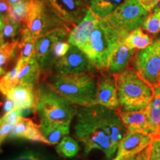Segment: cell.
<instances>
[{
  "instance_id": "obj_17",
  "label": "cell",
  "mask_w": 160,
  "mask_h": 160,
  "mask_svg": "<svg viewBox=\"0 0 160 160\" xmlns=\"http://www.w3.org/2000/svg\"><path fill=\"white\" fill-rule=\"evenodd\" d=\"M137 50L131 49L124 43V41L117 46L109 59L108 71L116 77L128 67Z\"/></svg>"
},
{
  "instance_id": "obj_11",
  "label": "cell",
  "mask_w": 160,
  "mask_h": 160,
  "mask_svg": "<svg viewBox=\"0 0 160 160\" xmlns=\"http://www.w3.org/2000/svg\"><path fill=\"white\" fill-rule=\"evenodd\" d=\"M70 32L68 29L59 28L36 39L34 52L43 73L51 68V53L55 43L61 39H68Z\"/></svg>"
},
{
  "instance_id": "obj_25",
  "label": "cell",
  "mask_w": 160,
  "mask_h": 160,
  "mask_svg": "<svg viewBox=\"0 0 160 160\" xmlns=\"http://www.w3.org/2000/svg\"><path fill=\"white\" fill-rule=\"evenodd\" d=\"M153 42V37H151L147 32H145L142 27L130 33L124 40V43L129 48L135 49L137 51L146 48Z\"/></svg>"
},
{
  "instance_id": "obj_13",
  "label": "cell",
  "mask_w": 160,
  "mask_h": 160,
  "mask_svg": "<svg viewBox=\"0 0 160 160\" xmlns=\"http://www.w3.org/2000/svg\"><path fill=\"white\" fill-rule=\"evenodd\" d=\"M153 137L138 132L127 131L120 142L113 160H121L139 153L149 147Z\"/></svg>"
},
{
  "instance_id": "obj_5",
  "label": "cell",
  "mask_w": 160,
  "mask_h": 160,
  "mask_svg": "<svg viewBox=\"0 0 160 160\" xmlns=\"http://www.w3.org/2000/svg\"><path fill=\"white\" fill-rule=\"evenodd\" d=\"M36 111L39 119L70 126L77 115V105L60 95L45 80L39 82L37 90Z\"/></svg>"
},
{
  "instance_id": "obj_32",
  "label": "cell",
  "mask_w": 160,
  "mask_h": 160,
  "mask_svg": "<svg viewBox=\"0 0 160 160\" xmlns=\"http://www.w3.org/2000/svg\"><path fill=\"white\" fill-rule=\"evenodd\" d=\"M147 160H160V136L153 137L148 147Z\"/></svg>"
},
{
  "instance_id": "obj_36",
  "label": "cell",
  "mask_w": 160,
  "mask_h": 160,
  "mask_svg": "<svg viewBox=\"0 0 160 160\" xmlns=\"http://www.w3.org/2000/svg\"><path fill=\"white\" fill-rule=\"evenodd\" d=\"M140 4L148 11L151 12L152 9L159 2L160 0H139Z\"/></svg>"
},
{
  "instance_id": "obj_34",
  "label": "cell",
  "mask_w": 160,
  "mask_h": 160,
  "mask_svg": "<svg viewBox=\"0 0 160 160\" xmlns=\"http://www.w3.org/2000/svg\"><path fill=\"white\" fill-rule=\"evenodd\" d=\"M14 126L0 120V142L2 143L7 137L11 136Z\"/></svg>"
},
{
  "instance_id": "obj_33",
  "label": "cell",
  "mask_w": 160,
  "mask_h": 160,
  "mask_svg": "<svg viewBox=\"0 0 160 160\" xmlns=\"http://www.w3.org/2000/svg\"><path fill=\"white\" fill-rule=\"evenodd\" d=\"M23 114L22 110L20 108H15L12 110L8 113H5L1 118V121L6 122L11 124V125L15 126L19 120L22 118Z\"/></svg>"
},
{
  "instance_id": "obj_9",
  "label": "cell",
  "mask_w": 160,
  "mask_h": 160,
  "mask_svg": "<svg viewBox=\"0 0 160 160\" xmlns=\"http://www.w3.org/2000/svg\"><path fill=\"white\" fill-rule=\"evenodd\" d=\"M48 73H65V74H81L92 73L98 71L88 56L81 49L74 45L66 54L56 61ZM50 69V70H51Z\"/></svg>"
},
{
  "instance_id": "obj_38",
  "label": "cell",
  "mask_w": 160,
  "mask_h": 160,
  "mask_svg": "<svg viewBox=\"0 0 160 160\" xmlns=\"http://www.w3.org/2000/svg\"><path fill=\"white\" fill-rule=\"evenodd\" d=\"M5 97V100L3 104V112H4V114L5 113H8V112L11 111L12 110L17 108V106H16L15 103L13 102V101L12 99H10L8 97Z\"/></svg>"
},
{
  "instance_id": "obj_12",
  "label": "cell",
  "mask_w": 160,
  "mask_h": 160,
  "mask_svg": "<svg viewBox=\"0 0 160 160\" xmlns=\"http://www.w3.org/2000/svg\"><path fill=\"white\" fill-rule=\"evenodd\" d=\"M99 72L100 74L97 78V104L109 109L119 111L116 78L108 70Z\"/></svg>"
},
{
  "instance_id": "obj_39",
  "label": "cell",
  "mask_w": 160,
  "mask_h": 160,
  "mask_svg": "<svg viewBox=\"0 0 160 160\" xmlns=\"http://www.w3.org/2000/svg\"><path fill=\"white\" fill-rule=\"evenodd\" d=\"M12 160H45L43 158L39 157L38 154L35 153H25V154L19 156V157H16L15 159Z\"/></svg>"
},
{
  "instance_id": "obj_40",
  "label": "cell",
  "mask_w": 160,
  "mask_h": 160,
  "mask_svg": "<svg viewBox=\"0 0 160 160\" xmlns=\"http://www.w3.org/2000/svg\"><path fill=\"white\" fill-rule=\"evenodd\" d=\"M11 2L12 5H14L16 4L19 3V2H31V0H8Z\"/></svg>"
},
{
  "instance_id": "obj_26",
  "label": "cell",
  "mask_w": 160,
  "mask_h": 160,
  "mask_svg": "<svg viewBox=\"0 0 160 160\" xmlns=\"http://www.w3.org/2000/svg\"><path fill=\"white\" fill-rule=\"evenodd\" d=\"M19 41L5 44L0 47V74L5 75L7 73L8 65L14 61L19 51Z\"/></svg>"
},
{
  "instance_id": "obj_15",
  "label": "cell",
  "mask_w": 160,
  "mask_h": 160,
  "mask_svg": "<svg viewBox=\"0 0 160 160\" xmlns=\"http://www.w3.org/2000/svg\"><path fill=\"white\" fill-rule=\"evenodd\" d=\"M99 19V18L88 9L84 19L70 32L68 42L82 51Z\"/></svg>"
},
{
  "instance_id": "obj_18",
  "label": "cell",
  "mask_w": 160,
  "mask_h": 160,
  "mask_svg": "<svg viewBox=\"0 0 160 160\" xmlns=\"http://www.w3.org/2000/svg\"><path fill=\"white\" fill-rule=\"evenodd\" d=\"M17 63L19 65V72L17 75L19 83L28 84L35 87L38 86L40 74L42 72L36 57L35 52L27 61L22 62L17 59Z\"/></svg>"
},
{
  "instance_id": "obj_22",
  "label": "cell",
  "mask_w": 160,
  "mask_h": 160,
  "mask_svg": "<svg viewBox=\"0 0 160 160\" xmlns=\"http://www.w3.org/2000/svg\"><path fill=\"white\" fill-rule=\"evenodd\" d=\"M125 0H87L89 9L100 19H105Z\"/></svg>"
},
{
  "instance_id": "obj_29",
  "label": "cell",
  "mask_w": 160,
  "mask_h": 160,
  "mask_svg": "<svg viewBox=\"0 0 160 160\" xmlns=\"http://www.w3.org/2000/svg\"><path fill=\"white\" fill-rule=\"evenodd\" d=\"M142 29L150 35L156 36L160 32V11L151 13L149 17L144 22Z\"/></svg>"
},
{
  "instance_id": "obj_6",
  "label": "cell",
  "mask_w": 160,
  "mask_h": 160,
  "mask_svg": "<svg viewBox=\"0 0 160 160\" xmlns=\"http://www.w3.org/2000/svg\"><path fill=\"white\" fill-rule=\"evenodd\" d=\"M25 25L37 39L59 28L71 30L56 15L45 0H31Z\"/></svg>"
},
{
  "instance_id": "obj_7",
  "label": "cell",
  "mask_w": 160,
  "mask_h": 160,
  "mask_svg": "<svg viewBox=\"0 0 160 160\" xmlns=\"http://www.w3.org/2000/svg\"><path fill=\"white\" fill-rule=\"evenodd\" d=\"M150 14L151 12L144 8L139 0H125L105 19L114 29L129 34L141 28Z\"/></svg>"
},
{
  "instance_id": "obj_4",
  "label": "cell",
  "mask_w": 160,
  "mask_h": 160,
  "mask_svg": "<svg viewBox=\"0 0 160 160\" xmlns=\"http://www.w3.org/2000/svg\"><path fill=\"white\" fill-rule=\"evenodd\" d=\"M128 36L111 27L105 19H99L82 51L98 71H106L112 53Z\"/></svg>"
},
{
  "instance_id": "obj_16",
  "label": "cell",
  "mask_w": 160,
  "mask_h": 160,
  "mask_svg": "<svg viewBox=\"0 0 160 160\" xmlns=\"http://www.w3.org/2000/svg\"><path fill=\"white\" fill-rule=\"evenodd\" d=\"M127 131L138 132L151 135L148 110L138 111H118Z\"/></svg>"
},
{
  "instance_id": "obj_37",
  "label": "cell",
  "mask_w": 160,
  "mask_h": 160,
  "mask_svg": "<svg viewBox=\"0 0 160 160\" xmlns=\"http://www.w3.org/2000/svg\"><path fill=\"white\" fill-rule=\"evenodd\" d=\"M148 154V148H147L139 153H137V154L125 158V159L121 160H147Z\"/></svg>"
},
{
  "instance_id": "obj_42",
  "label": "cell",
  "mask_w": 160,
  "mask_h": 160,
  "mask_svg": "<svg viewBox=\"0 0 160 160\" xmlns=\"http://www.w3.org/2000/svg\"><path fill=\"white\" fill-rule=\"evenodd\" d=\"M159 136H160V124H159V128H158V131H157V134H156L154 137H159Z\"/></svg>"
},
{
  "instance_id": "obj_19",
  "label": "cell",
  "mask_w": 160,
  "mask_h": 160,
  "mask_svg": "<svg viewBox=\"0 0 160 160\" xmlns=\"http://www.w3.org/2000/svg\"><path fill=\"white\" fill-rule=\"evenodd\" d=\"M11 137L48 144V142L42 134L39 125H37L33 120L28 118L22 117L19 120L17 125L13 127Z\"/></svg>"
},
{
  "instance_id": "obj_3",
  "label": "cell",
  "mask_w": 160,
  "mask_h": 160,
  "mask_svg": "<svg viewBox=\"0 0 160 160\" xmlns=\"http://www.w3.org/2000/svg\"><path fill=\"white\" fill-rule=\"evenodd\" d=\"M115 78L119 111H138L147 109L154 93L151 84L131 66L117 74Z\"/></svg>"
},
{
  "instance_id": "obj_41",
  "label": "cell",
  "mask_w": 160,
  "mask_h": 160,
  "mask_svg": "<svg viewBox=\"0 0 160 160\" xmlns=\"http://www.w3.org/2000/svg\"><path fill=\"white\" fill-rule=\"evenodd\" d=\"M160 11V2L159 3L157 4V5L155 6L154 8H153V9H152V11H151V13H156V12H157V11Z\"/></svg>"
},
{
  "instance_id": "obj_20",
  "label": "cell",
  "mask_w": 160,
  "mask_h": 160,
  "mask_svg": "<svg viewBox=\"0 0 160 160\" xmlns=\"http://www.w3.org/2000/svg\"><path fill=\"white\" fill-rule=\"evenodd\" d=\"M39 128L42 134L48 145L59 143L70 132V126L50 122L46 119H39Z\"/></svg>"
},
{
  "instance_id": "obj_14",
  "label": "cell",
  "mask_w": 160,
  "mask_h": 160,
  "mask_svg": "<svg viewBox=\"0 0 160 160\" xmlns=\"http://www.w3.org/2000/svg\"><path fill=\"white\" fill-rule=\"evenodd\" d=\"M37 90L33 85L19 83L5 96L13 101L18 108L23 112L36 111L37 105Z\"/></svg>"
},
{
  "instance_id": "obj_8",
  "label": "cell",
  "mask_w": 160,
  "mask_h": 160,
  "mask_svg": "<svg viewBox=\"0 0 160 160\" xmlns=\"http://www.w3.org/2000/svg\"><path fill=\"white\" fill-rule=\"evenodd\" d=\"M129 66L151 84L160 85V38H157L146 48L137 51Z\"/></svg>"
},
{
  "instance_id": "obj_2",
  "label": "cell",
  "mask_w": 160,
  "mask_h": 160,
  "mask_svg": "<svg viewBox=\"0 0 160 160\" xmlns=\"http://www.w3.org/2000/svg\"><path fill=\"white\" fill-rule=\"evenodd\" d=\"M44 80L60 95L81 107L97 105V80L94 74L47 73Z\"/></svg>"
},
{
  "instance_id": "obj_10",
  "label": "cell",
  "mask_w": 160,
  "mask_h": 160,
  "mask_svg": "<svg viewBox=\"0 0 160 160\" xmlns=\"http://www.w3.org/2000/svg\"><path fill=\"white\" fill-rule=\"evenodd\" d=\"M71 31L84 19L89 8L87 0H45Z\"/></svg>"
},
{
  "instance_id": "obj_24",
  "label": "cell",
  "mask_w": 160,
  "mask_h": 160,
  "mask_svg": "<svg viewBox=\"0 0 160 160\" xmlns=\"http://www.w3.org/2000/svg\"><path fill=\"white\" fill-rule=\"evenodd\" d=\"M35 42V37L32 34L31 31L27 27V25L24 24L20 36L19 45V53L18 59L25 62L31 57V56L34 53Z\"/></svg>"
},
{
  "instance_id": "obj_27",
  "label": "cell",
  "mask_w": 160,
  "mask_h": 160,
  "mask_svg": "<svg viewBox=\"0 0 160 160\" xmlns=\"http://www.w3.org/2000/svg\"><path fill=\"white\" fill-rule=\"evenodd\" d=\"M58 154L64 157H73L79 151V146L77 140L71 137H65L57 146Z\"/></svg>"
},
{
  "instance_id": "obj_35",
  "label": "cell",
  "mask_w": 160,
  "mask_h": 160,
  "mask_svg": "<svg viewBox=\"0 0 160 160\" xmlns=\"http://www.w3.org/2000/svg\"><path fill=\"white\" fill-rule=\"evenodd\" d=\"M12 11V5L8 0H0V13L1 17L10 16Z\"/></svg>"
},
{
  "instance_id": "obj_23",
  "label": "cell",
  "mask_w": 160,
  "mask_h": 160,
  "mask_svg": "<svg viewBox=\"0 0 160 160\" xmlns=\"http://www.w3.org/2000/svg\"><path fill=\"white\" fill-rule=\"evenodd\" d=\"M153 98L147 108L152 137L157 134L160 124V85L153 87Z\"/></svg>"
},
{
  "instance_id": "obj_1",
  "label": "cell",
  "mask_w": 160,
  "mask_h": 160,
  "mask_svg": "<svg viewBox=\"0 0 160 160\" xmlns=\"http://www.w3.org/2000/svg\"><path fill=\"white\" fill-rule=\"evenodd\" d=\"M75 137L82 142L85 153L97 149L111 159L127 132L119 112L99 105L78 109Z\"/></svg>"
},
{
  "instance_id": "obj_21",
  "label": "cell",
  "mask_w": 160,
  "mask_h": 160,
  "mask_svg": "<svg viewBox=\"0 0 160 160\" xmlns=\"http://www.w3.org/2000/svg\"><path fill=\"white\" fill-rule=\"evenodd\" d=\"M24 24L12 19L11 16H3L0 18V45L19 41Z\"/></svg>"
},
{
  "instance_id": "obj_31",
  "label": "cell",
  "mask_w": 160,
  "mask_h": 160,
  "mask_svg": "<svg viewBox=\"0 0 160 160\" xmlns=\"http://www.w3.org/2000/svg\"><path fill=\"white\" fill-rule=\"evenodd\" d=\"M71 44L68 42V39H61L55 43L51 53V68L56 61L64 57L68 52L71 48Z\"/></svg>"
},
{
  "instance_id": "obj_30",
  "label": "cell",
  "mask_w": 160,
  "mask_h": 160,
  "mask_svg": "<svg viewBox=\"0 0 160 160\" xmlns=\"http://www.w3.org/2000/svg\"><path fill=\"white\" fill-rule=\"evenodd\" d=\"M31 2H23L12 5L11 17L17 22L22 24H25L30 8Z\"/></svg>"
},
{
  "instance_id": "obj_28",
  "label": "cell",
  "mask_w": 160,
  "mask_h": 160,
  "mask_svg": "<svg viewBox=\"0 0 160 160\" xmlns=\"http://www.w3.org/2000/svg\"><path fill=\"white\" fill-rule=\"evenodd\" d=\"M18 72H19V65L17 61L16 65L11 71H8L5 75L2 76L0 80V91L4 97H5L14 86L19 84L17 78Z\"/></svg>"
}]
</instances>
